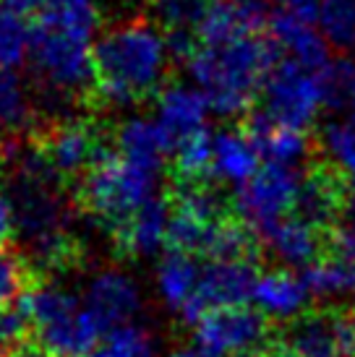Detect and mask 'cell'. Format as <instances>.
Returning <instances> with one entry per match:
<instances>
[{
  "instance_id": "1",
  "label": "cell",
  "mask_w": 355,
  "mask_h": 357,
  "mask_svg": "<svg viewBox=\"0 0 355 357\" xmlns=\"http://www.w3.org/2000/svg\"><path fill=\"white\" fill-rule=\"evenodd\" d=\"M168 34L147 19H123L94 42V91L108 107H133L165 89L173 63Z\"/></svg>"
},
{
  "instance_id": "2",
  "label": "cell",
  "mask_w": 355,
  "mask_h": 357,
  "mask_svg": "<svg viewBox=\"0 0 355 357\" xmlns=\"http://www.w3.org/2000/svg\"><path fill=\"white\" fill-rule=\"evenodd\" d=\"M280 63L275 42L261 34L240 37L225 45H198L186 60L191 84L204 91L212 112L236 118L248 112L261 97L269 73Z\"/></svg>"
},
{
  "instance_id": "3",
  "label": "cell",
  "mask_w": 355,
  "mask_h": 357,
  "mask_svg": "<svg viewBox=\"0 0 355 357\" xmlns=\"http://www.w3.org/2000/svg\"><path fill=\"white\" fill-rule=\"evenodd\" d=\"M99 31L37 19L29 63L50 105H63L94 89V42Z\"/></svg>"
},
{
  "instance_id": "4",
  "label": "cell",
  "mask_w": 355,
  "mask_h": 357,
  "mask_svg": "<svg viewBox=\"0 0 355 357\" xmlns=\"http://www.w3.org/2000/svg\"><path fill=\"white\" fill-rule=\"evenodd\" d=\"M159 172L162 169L131 162L118 151L102 154L81 175L79 204L97 222L115 229L159 199Z\"/></svg>"
},
{
  "instance_id": "5",
  "label": "cell",
  "mask_w": 355,
  "mask_h": 357,
  "mask_svg": "<svg viewBox=\"0 0 355 357\" xmlns=\"http://www.w3.org/2000/svg\"><path fill=\"white\" fill-rule=\"evenodd\" d=\"M321 109L324 102L316 70L280 60L261 89V115L287 128L308 130Z\"/></svg>"
},
{
  "instance_id": "6",
  "label": "cell",
  "mask_w": 355,
  "mask_h": 357,
  "mask_svg": "<svg viewBox=\"0 0 355 357\" xmlns=\"http://www.w3.org/2000/svg\"><path fill=\"white\" fill-rule=\"evenodd\" d=\"M303 169L264 165L254 178L236 188V211L240 222H246L256 235L280 219L296 214L298 190H300Z\"/></svg>"
},
{
  "instance_id": "7",
  "label": "cell",
  "mask_w": 355,
  "mask_h": 357,
  "mask_svg": "<svg viewBox=\"0 0 355 357\" xmlns=\"http://www.w3.org/2000/svg\"><path fill=\"white\" fill-rule=\"evenodd\" d=\"M196 344L215 357H251L269 344V318L246 305L209 310L196 324Z\"/></svg>"
},
{
  "instance_id": "8",
  "label": "cell",
  "mask_w": 355,
  "mask_h": 357,
  "mask_svg": "<svg viewBox=\"0 0 355 357\" xmlns=\"http://www.w3.org/2000/svg\"><path fill=\"white\" fill-rule=\"evenodd\" d=\"M256 279V261H209L201 266L196 295L180 316L196 326L209 310L246 305L254 298Z\"/></svg>"
},
{
  "instance_id": "9",
  "label": "cell",
  "mask_w": 355,
  "mask_h": 357,
  "mask_svg": "<svg viewBox=\"0 0 355 357\" xmlns=\"http://www.w3.org/2000/svg\"><path fill=\"white\" fill-rule=\"evenodd\" d=\"M285 342L298 357H353L355 316L345 310L303 313L290 321Z\"/></svg>"
},
{
  "instance_id": "10",
  "label": "cell",
  "mask_w": 355,
  "mask_h": 357,
  "mask_svg": "<svg viewBox=\"0 0 355 357\" xmlns=\"http://www.w3.org/2000/svg\"><path fill=\"white\" fill-rule=\"evenodd\" d=\"M37 146L60 180L81 178L102 157V139L97 126L79 118L52 123Z\"/></svg>"
},
{
  "instance_id": "11",
  "label": "cell",
  "mask_w": 355,
  "mask_h": 357,
  "mask_svg": "<svg viewBox=\"0 0 355 357\" xmlns=\"http://www.w3.org/2000/svg\"><path fill=\"white\" fill-rule=\"evenodd\" d=\"M84 307L108 337L113 328L133 324V316L141 310V289L131 274L120 268H105L89 282Z\"/></svg>"
},
{
  "instance_id": "12",
  "label": "cell",
  "mask_w": 355,
  "mask_h": 357,
  "mask_svg": "<svg viewBox=\"0 0 355 357\" xmlns=\"http://www.w3.org/2000/svg\"><path fill=\"white\" fill-rule=\"evenodd\" d=\"M266 0H215L196 26L198 45H225L269 26Z\"/></svg>"
},
{
  "instance_id": "13",
  "label": "cell",
  "mask_w": 355,
  "mask_h": 357,
  "mask_svg": "<svg viewBox=\"0 0 355 357\" xmlns=\"http://www.w3.org/2000/svg\"><path fill=\"white\" fill-rule=\"evenodd\" d=\"M209 115H212V105L204 97V91L194 84L175 81V84H165V89L157 94L152 118L165 128V133L173 141V149H175L178 141L209 130Z\"/></svg>"
},
{
  "instance_id": "14",
  "label": "cell",
  "mask_w": 355,
  "mask_h": 357,
  "mask_svg": "<svg viewBox=\"0 0 355 357\" xmlns=\"http://www.w3.org/2000/svg\"><path fill=\"white\" fill-rule=\"evenodd\" d=\"M347 190L345 178L329 167H314L303 172L300 190H298L296 217L306 219L319 229L335 227L345 214Z\"/></svg>"
},
{
  "instance_id": "15",
  "label": "cell",
  "mask_w": 355,
  "mask_h": 357,
  "mask_svg": "<svg viewBox=\"0 0 355 357\" xmlns=\"http://www.w3.org/2000/svg\"><path fill=\"white\" fill-rule=\"evenodd\" d=\"M266 29H269V40L275 42L282 60L298 63L308 70H321L326 66V60L332 58L329 45L316 26V21L298 19V16H290L282 10H272V19H269Z\"/></svg>"
},
{
  "instance_id": "16",
  "label": "cell",
  "mask_w": 355,
  "mask_h": 357,
  "mask_svg": "<svg viewBox=\"0 0 355 357\" xmlns=\"http://www.w3.org/2000/svg\"><path fill=\"white\" fill-rule=\"evenodd\" d=\"M259 240H264L269 250L275 253L282 264L287 266H298V268H308L311 264L321 261L326 250V232L324 229L308 225L306 219L290 217L280 219L277 225L266 227Z\"/></svg>"
},
{
  "instance_id": "17",
  "label": "cell",
  "mask_w": 355,
  "mask_h": 357,
  "mask_svg": "<svg viewBox=\"0 0 355 357\" xmlns=\"http://www.w3.org/2000/svg\"><path fill=\"white\" fill-rule=\"evenodd\" d=\"M259 162L261 157L246 130L222 128L212 136V167H209L212 180L240 188L261 169Z\"/></svg>"
},
{
  "instance_id": "18",
  "label": "cell",
  "mask_w": 355,
  "mask_h": 357,
  "mask_svg": "<svg viewBox=\"0 0 355 357\" xmlns=\"http://www.w3.org/2000/svg\"><path fill=\"white\" fill-rule=\"evenodd\" d=\"M170 206L165 199H154L152 204L136 211L129 222L113 229V238L120 253L131 258L157 256L162 245H168Z\"/></svg>"
},
{
  "instance_id": "19",
  "label": "cell",
  "mask_w": 355,
  "mask_h": 357,
  "mask_svg": "<svg viewBox=\"0 0 355 357\" xmlns=\"http://www.w3.org/2000/svg\"><path fill=\"white\" fill-rule=\"evenodd\" d=\"M308 298H311V292H308L303 277H298L287 268H272L256 279L251 303L266 318L296 321L298 316H303Z\"/></svg>"
},
{
  "instance_id": "20",
  "label": "cell",
  "mask_w": 355,
  "mask_h": 357,
  "mask_svg": "<svg viewBox=\"0 0 355 357\" xmlns=\"http://www.w3.org/2000/svg\"><path fill=\"white\" fill-rule=\"evenodd\" d=\"M246 133L256 146L259 157L266 165H282V167H303V162L311 154V141L306 130L287 128L275 120L264 118L261 112L246 126Z\"/></svg>"
},
{
  "instance_id": "21",
  "label": "cell",
  "mask_w": 355,
  "mask_h": 357,
  "mask_svg": "<svg viewBox=\"0 0 355 357\" xmlns=\"http://www.w3.org/2000/svg\"><path fill=\"white\" fill-rule=\"evenodd\" d=\"M115 151L131 162L162 169L165 159L173 157V141L154 118L131 115L115 130Z\"/></svg>"
},
{
  "instance_id": "22",
  "label": "cell",
  "mask_w": 355,
  "mask_h": 357,
  "mask_svg": "<svg viewBox=\"0 0 355 357\" xmlns=\"http://www.w3.org/2000/svg\"><path fill=\"white\" fill-rule=\"evenodd\" d=\"M198 277H201V264L196 261V256L180 253V250L165 253V256L159 258L157 274H154L162 303L170 310L183 313L188 307V303L194 300V295H196Z\"/></svg>"
},
{
  "instance_id": "23",
  "label": "cell",
  "mask_w": 355,
  "mask_h": 357,
  "mask_svg": "<svg viewBox=\"0 0 355 357\" xmlns=\"http://www.w3.org/2000/svg\"><path fill=\"white\" fill-rule=\"evenodd\" d=\"M319 149L326 167L355 183V112L332 115L319 130Z\"/></svg>"
},
{
  "instance_id": "24",
  "label": "cell",
  "mask_w": 355,
  "mask_h": 357,
  "mask_svg": "<svg viewBox=\"0 0 355 357\" xmlns=\"http://www.w3.org/2000/svg\"><path fill=\"white\" fill-rule=\"evenodd\" d=\"M37 118V105L31 97V89L16 70L0 73V130L19 136L31 128Z\"/></svg>"
},
{
  "instance_id": "25",
  "label": "cell",
  "mask_w": 355,
  "mask_h": 357,
  "mask_svg": "<svg viewBox=\"0 0 355 357\" xmlns=\"http://www.w3.org/2000/svg\"><path fill=\"white\" fill-rule=\"evenodd\" d=\"M319 76V89L324 109L332 115H350L355 112V55H335L326 60Z\"/></svg>"
},
{
  "instance_id": "26",
  "label": "cell",
  "mask_w": 355,
  "mask_h": 357,
  "mask_svg": "<svg viewBox=\"0 0 355 357\" xmlns=\"http://www.w3.org/2000/svg\"><path fill=\"white\" fill-rule=\"evenodd\" d=\"M300 277L306 282L311 298H340L355 292V261L335 253L303 268Z\"/></svg>"
},
{
  "instance_id": "27",
  "label": "cell",
  "mask_w": 355,
  "mask_h": 357,
  "mask_svg": "<svg viewBox=\"0 0 355 357\" xmlns=\"http://www.w3.org/2000/svg\"><path fill=\"white\" fill-rule=\"evenodd\" d=\"M204 256L209 261H256L259 235L246 222H236V219L225 217L212 229Z\"/></svg>"
},
{
  "instance_id": "28",
  "label": "cell",
  "mask_w": 355,
  "mask_h": 357,
  "mask_svg": "<svg viewBox=\"0 0 355 357\" xmlns=\"http://www.w3.org/2000/svg\"><path fill=\"white\" fill-rule=\"evenodd\" d=\"M316 26L326 45L340 55L355 52V0H321L316 13Z\"/></svg>"
},
{
  "instance_id": "29",
  "label": "cell",
  "mask_w": 355,
  "mask_h": 357,
  "mask_svg": "<svg viewBox=\"0 0 355 357\" xmlns=\"http://www.w3.org/2000/svg\"><path fill=\"white\" fill-rule=\"evenodd\" d=\"M212 130H201L196 136L178 141L173 149V167L180 180V185L186 183H204L209 178L212 167Z\"/></svg>"
},
{
  "instance_id": "30",
  "label": "cell",
  "mask_w": 355,
  "mask_h": 357,
  "mask_svg": "<svg viewBox=\"0 0 355 357\" xmlns=\"http://www.w3.org/2000/svg\"><path fill=\"white\" fill-rule=\"evenodd\" d=\"M31 52V26L24 16L0 8V73L19 70L29 63Z\"/></svg>"
},
{
  "instance_id": "31",
  "label": "cell",
  "mask_w": 355,
  "mask_h": 357,
  "mask_svg": "<svg viewBox=\"0 0 355 357\" xmlns=\"http://www.w3.org/2000/svg\"><path fill=\"white\" fill-rule=\"evenodd\" d=\"M34 347V328L21 303H0V357H24Z\"/></svg>"
},
{
  "instance_id": "32",
  "label": "cell",
  "mask_w": 355,
  "mask_h": 357,
  "mask_svg": "<svg viewBox=\"0 0 355 357\" xmlns=\"http://www.w3.org/2000/svg\"><path fill=\"white\" fill-rule=\"evenodd\" d=\"M42 279L29 266V261L10 248H0V303H13V298L40 284Z\"/></svg>"
},
{
  "instance_id": "33",
  "label": "cell",
  "mask_w": 355,
  "mask_h": 357,
  "mask_svg": "<svg viewBox=\"0 0 355 357\" xmlns=\"http://www.w3.org/2000/svg\"><path fill=\"white\" fill-rule=\"evenodd\" d=\"M152 13L159 26L170 31H196L198 21L204 19L209 0H149Z\"/></svg>"
},
{
  "instance_id": "34",
  "label": "cell",
  "mask_w": 355,
  "mask_h": 357,
  "mask_svg": "<svg viewBox=\"0 0 355 357\" xmlns=\"http://www.w3.org/2000/svg\"><path fill=\"white\" fill-rule=\"evenodd\" d=\"M102 357H154V337L138 324H126V326L113 328L102 347Z\"/></svg>"
},
{
  "instance_id": "35",
  "label": "cell",
  "mask_w": 355,
  "mask_h": 357,
  "mask_svg": "<svg viewBox=\"0 0 355 357\" xmlns=\"http://www.w3.org/2000/svg\"><path fill=\"white\" fill-rule=\"evenodd\" d=\"M335 248L337 253L353 258L355 261V183L347 190L345 214L340 219V227L335 232Z\"/></svg>"
},
{
  "instance_id": "36",
  "label": "cell",
  "mask_w": 355,
  "mask_h": 357,
  "mask_svg": "<svg viewBox=\"0 0 355 357\" xmlns=\"http://www.w3.org/2000/svg\"><path fill=\"white\" fill-rule=\"evenodd\" d=\"M269 3L275 6V10H282V13H290V16H298V19L316 21L321 0H269Z\"/></svg>"
},
{
  "instance_id": "37",
  "label": "cell",
  "mask_w": 355,
  "mask_h": 357,
  "mask_svg": "<svg viewBox=\"0 0 355 357\" xmlns=\"http://www.w3.org/2000/svg\"><path fill=\"white\" fill-rule=\"evenodd\" d=\"M16 229V219H13V206L6 196H0V248L6 245Z\"/></svg>"
},
{
  "instance_id": "38",
  "label": "cell",
  "mask_w": 355,
  "mask_h": 357,
  "mask_svg": "<svg viewBox=\"0 0 355 357\" xmlns=\"http://www.w3.org/2000/svg\"><path fill=\"white\" fill-rule=\"evenodd\" d=\"M0 3H3L6 10H13V13H19V16L40 13L42 6H45V0H0Z\"/></svg>"
},
{
  "instance_id": "39",
  "label": "cell",
  "mask_w": 355,
  "mask_h": 357,
  "mask_svg": "<svg viewBox=\"0 0 355 357\" xmlns=\"http://www.w3.org/2000/svg\"><path fill=\"white\" fill-rule=\"evenodd\" d=\"M251 357H298V355L287 347V342L282 339V342H269V344H264L256 355H251Z\"/></svg>"
},
{
  "instance_id": "40",
  "label": "cell",
  "mask_w": 355,
  "mask_h": 357,
  "mask_svg": "<svg viewBox=\"0 0 355 357\" xmlns=\"http://www.w3.org/2000/svg\"><path fill=\"white\" fill-rule=\"evenodd\" d=\"M168 357H215V355H209L207 349H201L196 344V347H180V349H173Z\"/></svg>"
},
{
  "instance_id": "41",
  "label": "cell",
  "mask_w": 355,
  "mask_h": 357,
  "mask_svg": "<svg viewBox=\"0 0 355 357\" xmlns=\"http://www.w3.org/2000/svg\"><path fill=\"white\" fill-rule=\"evenodd\" d=\"M24 357H45V355H42L40 349H37V344H34V347H31L29 352H27V355H24Z\"/></svg>"
},
{
  "instance_id": "42",
  "label": "cell",
  "mask_w": 355,
  "mask_h": 357,
  "mask_svg": "<svg viewBox=\"0 0 355 357\" xmlns=\"http://www.w3.org/2000/svg\"><path fill=\"white\" fill-rule=\"evenodd\" d=\"M0 169H3V144H0Z\"/></svg>"
},
{
  "instance_id": "43",
  "label": "cell",
  "mask_w": 355,
  "mask_h": 357,
  "mask_svg": "<svg viewBox=\"0 0 355 357\" xmlns=\"http://www.w3.org/2000/svg\"><path fill=\"white\" fill-rule=\"evenodd\" d=\"M87 357H102V355H99V349H94V352H92V355H87Z\"/></svg>"
},
{
  "instance_id": "44",
  "label": "cell",
  "mask_w": 355,
  "mask_h": 357,
  "mask_svg": "<svg viewBox=\"0 0 355 357\" xmlns=\"http://www.w3.org/2000/svg\"><path fill=\"white\" fill-rule=\"evenodd\" d=\"M353 357H355V355H353Z\"/></svg>"
}]
</instances>
